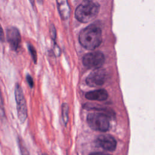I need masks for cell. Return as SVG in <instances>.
Returning a JSON list of instances; mask_svg holds the SVG:
<instances>
[{
    "mask_svg": "<svg viewBox=\"0 0 155 155\" xmlns=\"http://www.w3.org/2000/svg\"><path fill=\"white\" fill-rule=\"evenodd\" d=\"M102 31L96 25H90L84 28L79 35L81 45L88 50H94L102 42Z\"/></svg>",
    "mask_w": 155,
    "mask_h": 155,
    "instance_id": "cell-1",
    "label": "cell"
},
{
    "mask_svg": "<svg viewBox=\"0 0 155 155\" xmlns=\"http://www.w3.org/2000/svg\"><path fill=\"white\" fill-rule=\"evenodd\" d=\"M100 6L92 1H84L76 9L75 17L81 22L87 23L97 16Z\"/></svg>",
    "mask_w": 155,
    "mask_h": 155,
    "instance_id": "cell-2",
    "label": "cell"
},
{
    "mask_svg": "<svg viewBox=\"0 0 155 155\" xmlns=\"http://www.w3.org/2000/svg\"><path fill=\"white\" fill-rule=\"evenodd\" d=\"M87 121L94 130L105 132L110 128L109 117L105 113H90L87 116Z\"/></svg>",
    "mask_w": 155,
    "mask_h": 155,
    "instance_id": "cell-3",
    "label": "cell"
},
{
    "mask_svg": "<svg viewBox=\"0 0 155 155\" xmlns=\"http://www.w3.org/2000/svg\"><path fill=\"white\" fill-rule=\"evenodd\" d=\"M105 56L104 54L99 51H96L86 54L82 59V63L85 67L91 69L99 68L104 64Z\"/></svg>",
    "mask_w": 155,
    "mask_h": 155,
    "instance_id": "cell-4",
    "label": "cell"
},
{
    "mask_svg": "<svg viewBox=\"0 0 155 155\" xmlns=\"http://www.w3.org/2000/svg\"><path fill=\"white\" fill-rule=\"evenodd\" d=\"M15 94L16 101L18 118L21 122H24L27 117V105L22 88L18 84L15 86Z\"/></svg>",
    "mask_w": 155,
    "mask_h": 155,
    "instance_id": "cell-5",
    "label": "cell"
},
{
    "mask_svg": "<svg viewBox=\"0 0 155 155\" xmlns=\"http://www.w3.org/2000/svg\"><path fill=\"white\" fill-rule=\"evenodd\" d=\"M107 80V72L105 69L97 68L93 70L87 78V84L91 87L102 85Z\"/></svg>",
    "mask_w": 155,
    "mask_h": 155,
    "instance_id": "cell-6",
    "label": "cell"
},
{
    "mask_svg": "<svg viewBox=\"0 0 155 155\" xmlns=\"http://www.w3.org/2000/svg\"><path fill=\"white\" fill-rule=\"evenodd\" d=\"M95 142L96 145L108 151H114L116 148L117 142L115 139L110 134L99 135Z\"/></svg>",
    "mask_w": 155,
    "mask_h": 155,
    "instance_id": "cell-7",
    "label": "cell"
},
{
    "mask_svg": "<svg viewBox=\"0 0 155 155\" xmlns=\"http://www.w3.org/2000/svg\"><path fill=\"white\" fill-rule=\"evenodd\" d=\"M7 39L10 48L13 50H17L21 41L19 30L14 27H8L7 30Z\"/></svg>",
    "mask_w": 155,
    "mask_h": 155,
    "instance_id": "cell-8",
    "label": "cell"
},
{
    "mask_svg": "<svg viewBox=\"0 0 155 155\" xmlns=\"http://www.w3.org/2000/svg\"><path fill=\"white\" fill-rule=\"evenodd\" d=\"M108 97V92L104 89L95 90L85 94V97L91 101H105Z\"/></svg>",
    "mask_w": 155,
    "mask_h": 155,
    "instance_id": "cell-9",
    "label": "cell"
},
{
    "mask_svg": "<svg viewBox=\"0 0 155 155\" xmlns=\"http://www.w3.org/2000/svg\"><path fill=\"white\" fill-rule=\"evenodd\" d=\"M58 9L61 18L67 20L70 16V7L67 0H56Z\"/></svg>",
    "mask_w": 155,
    "mask_h": 155,
    "instance_id": "cell-10",
    "label": "cell"
},
{
    "mask_svg": "<svg viewBox=\"0 0 155 155\" xmlns=\"http://www.w3.org/2000/svg\"><path fill=\"white\" fill-rule=\"evenodd\" d=\"M62 116L64 125H66L68 120V106L66 103H64L62 105Z\"/></svg>",
    "mask_w": 155,
    "mask_h": 155,
    "instance_id": "cell-11",
    "label": "cell"
},
{
    "mask_svg": "<svg viewBox=\"0 0 155 155\" xmlns=\"http://www.w3.org/2000/svg\"><path fill=\"white\" fill-rule=\"evenodd\" d=\"M28 50L31 54V56L33 58V61L35 62V63L37 61V54H36V50L35 49V48L30 44L28 45Z\"/></svg>",
    "mask_w": 155,
    "mask_h": 155,
    "instance_id": "cell-12",
    "label": "cell"
},
{
    "mask_svg": "<svg viewBox=\"0 0 155 155\" xmlns=\"http://www.w3.org/2000/svg\"><path fill=\"white\" fill-rule=\"evenodd\" d=\"M50 35H51L52 39L54 41L56 39V28H55L54 25H53V24H51L50 27Z\"/></svg>",
    "mask_w": 155,
    "mask_h": 155,
    "instance_id": "cell-13",
    "label": "cell"
},
{
    "mask_svg": "<svg viewBox=\"0 0 155 155\" xmlns=\"http://www.w3.org/2000/svg\"><path fill=\"white\" fill-rule=\"evenodd\" d=\"M26 79H27L28 84L29 85L30 88H33V85H34V82H33V80L32 78L31 77V76L29 74H27L26 76Z\"/></svg>",
    "mask_w": 155,
    "mask_h": 155,
    "instance_id": "cell-14",
    "label": "cell"
},
{
    "mask_svg": "<svg viewBox=\"0 0 155 155\" xmlns=\"http://www.w3.org/2000/svg\"><path fill=\"white\" fill-rule=\"evenodd\" d=\"M30 2H31V5L33 6V5H34V0H30Z\"/></svg>",
    "mask_w": 155,
    "mask_h": 155,
    "instance_id": "cell-15",
    "label": "cell"
},
{
    "mask_svg": "<svg viewBox=\"0 0 155 155\" xmlns=\"http://www.w3.org/2000/svg\"><path fill=\"white\" fill-rule=\"evenodd\" d=\"M84 1H93V0H84Z\"/></svg>",
    "mask_w": 155,
    "mask_h": 155,
    "instance_id": "cell-16",
    "label": "cell"
}]
</instances>
